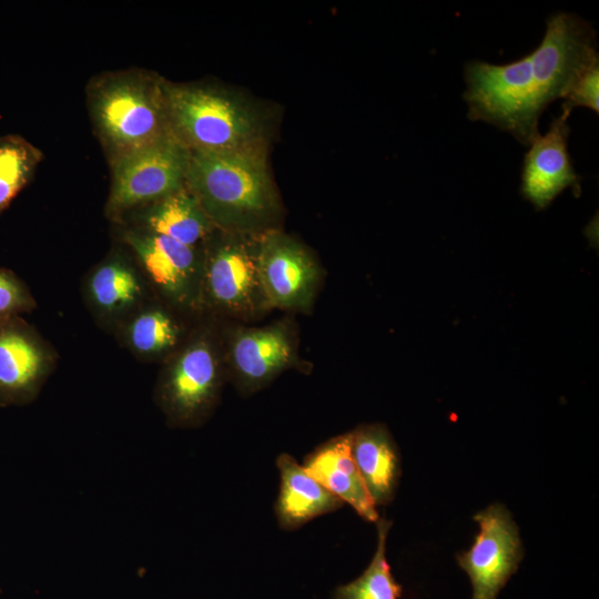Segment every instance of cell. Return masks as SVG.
<instances>
[{
  "instance_id": "1",
  "label": "cell",
  "mask_w": 599,
  "mask_h": 599,
  "mask_svg": "<svg viewBox=\"0 0 599 599\" xmlns=\"http://www.w3.org/2000/svg\"><path fill=\"white\" fill-rule=\"evenodd\" d=\"M599 62L596 30L581 17H549L544 38L529 54L506 64L469 61L463 99L468 118L509 133L524 146L540 134L538 122L555 100L564 99L577 78Z\"/></svg>"
},
{
  "instance_id": "2",
  "label": "cell",
  "mask_w": 599,
  "mask_h": 599,
  "mask_svg": "<svg viewBox=\"0 0 599 599\" xmlns=\"http://www.w3.org/2000/svg\"><path fill=\"white\" fill-rule=\"evenodd\" d=\"M185 186L211 222L247 227L270 214L274 192L261 155L253 148L191 151Z\"/></svg>"
},
{
  "instance_id": "3",
  "label": "cell",
  "mask_w": 599,
  "mask_h": 599,
  "mask_svg": "<svg viewBox=\"0 0 599 599\" xmlns=\"http://www.w3.org/2000/svg\"><path fill=\"white\" fill-rule=\"evenodd\" d=\"M89 106L111 161L174 132L164 81L140 71L97 79L89 90Z\"/></svg>"
},
{
  "instance_id": "4",
  "label": "cell",
  "mask_w": 599,
  "mask_h": 599,
  "mask_svg": "<svg viewBox=\"0 0 599 599\" xmlns=\"http://www.w3.org/2000/svg\"><path fill=\"white\" fill-rule=\"evenodd\" d=\"M164 92L173 131L191 151L253 148L258 121L245 103L199 85L164 82Z\"/></svg>"
},
{
  "instance_id": "5",
  "label": "cell",
  "mask_w": 599,
  "mask_h": 599,
  "mask_svg": "<svg viewBox=\"0 0 599 599\" xmlns=\"http://www.w3.org/2000/svg\"><path fill=\"white\" fill-rule=\"evenodd\" d=\"M191 150L172 132L111 161L110 216L155 203L185 186Z\"/></svg>"
},
{
  "instance_id": "6",
  "label": "cell",
  "mask_w": 599,
  "mask_h": 599,
  "mask_svg": "<svg viewBox=\"0 0 599 599\" xmlns=\"http://www.w3.org/2000/svg\"><path fill=\"white\" fill-rule=\"evenodd\" d=\"M479 532L473 546L457 558L473 586L471 599H497L522 559L518 528L501 504L477 512Z\"/></svg>"
},
{
  "instance_id": "7",
  "label": "cell",
  "mask_w": 599,
  "mask_h": 599,
  "mask_svg": "<svg viewBox=\"0 0 599 599\" xmlns=\"http://www.w3.org/2000/svg\"><path fill=\"white\" fill-rule=\"evenodd\" d=\"M221 382L215 349L200 337L189 344L167 368L159 399L176 425L200 422L213 406Z\"/></svg>"
},
{
  "instance_id": "8",
  "label": "cell",
  "mask_w": 599,
  "mask_h": 599,
  "mask_svg": "<svg viewBox=\"0 0 599 599\" xmlns=\"http://www.w3.org/2000/svg\"><path fill=\"white\" fill-rule=\"evenodd\" d=\"M203 295L214 306L236 314L270 307L260 277L257 245L236 241L216 245L203 263Z\"/></svg>"
},
{
  "instance_id": "9",
  "label": "cell",
  "mask_w": 599,
  "mask_h": 599,
  "mask_svg": "<svg viewBox=\"0 0 599 599\" xmlns=\"http://www.w3.org/2000/svg\"><path fill=\"white\" fill-rule=\"evenodd\" d=\"M571 109L562 104L545 134H539L525 154L520 192L536 210H545L570 187L575 195L581 192L580 176L576 173L568 151Z\"/></svg>"
},
{
  "instance_id": "10",
  "label": "cell",
  "mask_w": 599,
  "mask_h": 599,
  "mask_svg": "<svg viewBox=\"0 0 599 599\" xmlns=\"http://www.w3.org/2000/svg\"><path fill=\"white\" fill-rule=\"evenodd\" d=\"M262 286L270 307L307 308L315 295L319 271L298 243L271 233L257 244Z\"/></svg>"
},
{
  "instance_id": "11",
  "label": "cell",
  "mask_w": 599,
  "mask_h": 599,
  "mask_svg": "<svg viewBox=\"0 0 599 599\" xmlns=\"http://www.w3.org/2000/svg\"><path fill=\"white\" fill-rule=\"evenodd\" d=\"M125 241L166 297L181 305L202 297L203 264L195 247L148 231H129Z\"/></svg>"
},
{
  "instance_id": "12",
  "label": "cell",
  "mask_w": 599,
  "mask_h": 599,
  "mask_svg": "<svg viewBox=\"0 0 599 599\" xmlns=\"http://www.w3.org/2000/svg\"><path fill=\"white\" fill-rule=\"evenodd\" d=\"M48 372V355L19 321L0 318V402L23 403L38 392Z\"/></svg>"
},
{
  "instance_id": "13",
  "label": "cell",
  "mask_w": 599,
  "mask_h": 599,
  "mask_svg": "<svg viewBox=\"0 0 599 599\" xmlns=\"http://www.w3.org/2000/svg\"><path fill=\"white\" fill-rule=\"evenodd\" d=\"M231 359L240 382L254 389L292 365L294 347L287 328L275 324L237 331L231 344Z\"/></svg>"
},
{
  "instance_id": "14",
  "label": "cell",
  "mask_w": 599,
  "mask_h": 599,
  "mask_svg": "<svg viewBox=\"0 0 599 599\" xmlns=\"http://www.w3.org/2000/svg\"><path fill=\"white\" fill-rule=\"evenodd\" d=\"M303 467L324 488L370 522L379 517L351 451V433L334 437L317 447Z\"/></svg>"
},
{
  "instance_id": "15",
  "label": "cell",
  "mask_w": 599,
  "mask_h": 599,
  "mask_svg": "<svg viewBox=\"0 0 599 599\" xmlns=\"http://www.w3.org/2000/svg\"><path fill=\"white\" fill-rule=\"evenodd\" d=\"M351 451L375 506L388 504L400 477V460L387 428L376 424L351 432Z\"/></svg>"
},
{
  "instance_id": "16",
  "label": "cell",
  "mask_w": 599,
  "mask_h": 599,
  "mask_svg": "<svg viewBox=\"0 0 599 599\" xmlns=\"http://www.w3.org/2000/svg\"><path fill=\"white\" fill-rule=\"evenodd\" d=\"M281 487L275 512L281 527L296 529L315 517L334 511L344 504L324 488L287 454L277 458Z\"/></svg>"
},
{
  "instance_id": "17",
  "label": "cell",
  "mask_w": 599,
  "mask_h": 599,
  "mask_svg": "<svg viewBox=\"0 0 599 599\" xmlns=\"http://www.w3.org/2000/svg\"><path fill=\"white\" fill-rule=\"evenodd\" d=\"M148 232L195 247L211 230V220L197 199L184 186L150 204L142 214Z\"/></svg>"
},
{
  "instance_id": "18",
  "label": "cell",
  "mask_w": 599,
  "mask_h": 599,
  "mask_svg": "<svg viewBox=\"0 0 599 599\" xmlns=\"http://www.w3.org/2000/svg\"><path fill=\"white\" fill-rule=\"evenodd\" d=\"M89 293L98 308L114 314L132 306L141 296L142 287L130 266L111 261L94 271L89 281Z\"/></svg>"
},
{
  "instance_id": "19",
  "label": "cell",
  "mask_w": 599,
  "mask_h": 599,
  "mask_svg": "<svg viewBox=\"0 0 599 599\" xmlns=\"http://www.w3.org/2000/svg\"><path fill=\"white\" fill-rule=\"evenodd\" d=\"M378 541L376 552L366 570L349 583L337 587L333 599H398L400 585L394 579L385 556L386 536L390 522L377 521Z\"/></svg>"
},
{
  "instance_id": "20",
  "label": "cell",
  "mask_w": 599,
  "mask_h": 599,
  "mask_svg": "<svg viewBox=\"0 0 599 599\" xmlns=\"http://www.w3.org/2000/svg\"><path fill=\"white\" fill-rule=\"evenodd\" d=\"M42 153L19 135L0 138V213L28 184Z\"/></svg>"
},
{
  "instance_id": "21",
  "label": "cell",
  "mask_w": 599,
  "mask_h": 599,
  "mask_svg": "<svg viewBox=\"0 0 599 599\" xmlns=\"http://www.w3.org/2000/svg\"><path fill=\"white\" fill-rule=\"evenodd\" d=\"M179 335L176 323L161 309L139 314L128 329L131 347L142 355H159L171 349L177 343Z\"/></svg>"
},
{
  "instance_id": "22",
  "label": "cell",
  "mask_w": 599,
  "mask_h": 599,
  "mask_svg": "<svg viewBox=\"0 0 599 599\" xmlns=\"http://www.w3.org/2000/svg\"><path fill=\"white\" fill-rule=\"evenodd\" d=\"M599 89V62L587 68L573 82L567 94L565 95L564 105L569 109L575 106H585L598 113Z\"/></svg>"
},
{
  "instance_id": "23",
  "label": "cell",
  "mask_w": 599,
  "mask_h": 599,
  "mask_svg": "<svg viewBox=\"0 0 599 599\" xmlns=\"http://www.w3.org/2000/svg\"><path fill=\"white\" fill-rule=\"evenodd\" d=\"M32 300L11 273L0 270V318L30 309Z\"/></svg>"
}]
</instances>
